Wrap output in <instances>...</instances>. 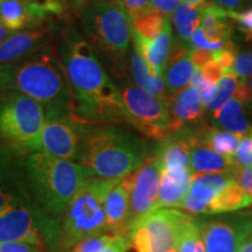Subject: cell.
<instances>
[{
    "mask_svg": "<svg viewBox=\"0 0 252 252\" xmlns=\"http://www.w3.org/2000/svg\"><path fill=\"white\" fill-rule=\"evenodd\" d=\"M231 72L242 80L252 77V50H247L237 54L232 64Z\"/></svg>",
    "mask_w": 252,
    "mask_h": 252,
    "instance_id": "836d02e7",
    "label": "cell"
},
{
    "mask_svg": "<svg viewBox=\"0 0 252 252\" xmlns=\"http://www.w3.org/2000/svg\"><path fill=\"white\" fill-rule=\"evenodd\" d=\"M172 116V133L174 134L188 125H195L202 121L204 105L198 91L187 87L173 94L168 99Z\"/></svg>",
    "mask_w": 252,
    "mask_h": 252,
    "instance_id": "ac0fdd59",
    "label": "cell"
},
{
    "mask_svg": "<svg viewBox=\"0 0 252 252\" xmlns=\"http://www.w3.org/2000/svg\"><path fill=\"white\" fill-rule=\"evenodd\" d=\"M0 252H46L45 247L30 242L13 241L0 243Z\"/></svg>",
    "mask_w": 252,
    "mask_h": 252,
    "instance_id": "d590c367",
    "label": "cell"
},
{
    "mask_svg": "<svg viewBox=\"0 0 252 252\" xmlns=\"http://www.w3.org/2000/svg\"><path fill=\"white\" fill-rule=\"evenodd\" d=\"M234 162L239 168L252 167V131L242 137L237 152L234 157Z\"/></svg>",
    "mask_w": 252,
    "mask_h": 252,
    "instance_id": "1f68e13d",
    "label": "cell"
},
{
    "mask_svg": "<svg viewBox=\"0 0 252 252\" xmlns=\"http://www.w3.org/2000/svg\"><path fill=\"white\" fill-rule=\"evenodd\" d=\"M11 35H12V32L7 30L4 25L0 23V43H1L2 41H5L8 36H11Z\"/></svg>",
    "mask_w": 252,
    "mask_h": 252,
    "instance_id": "ee69618b",
    "label": "cell"
},
{
    "mask_svg": "<svg viewBox=\"0 0 252 252\" xmlns=\"http://www.w3.org/2000/svg\"><path fill=\"white\" fill-rule=\"evenodd\" d=\"M195 134L198 140L230 160H234L239 143L243 137V135L232 133L229 131L217 130L215 127L200 128V130L195 131Z\"/></svg>",
    "mask_w": 252,
    "mask_h": 252,
    "instance_id": "603a6c76",
    "label": "cell"
},
{
    "mask_svg": "<svg viewBox=\"0 0 252 252\" xmlns=\"http://www.w3.org/2000/svg\"><path fill=\"white\" fill-rule=\"evenodd\" d=\"M87 35L118 67H124L130 47L131 19L122 2L88 0L80 9Z\"/></svg>",
    "mask_w": 252,
    "mask_h": 252,
    "instance_id": "52a82bcc",
    "label": "cell"
},
{
    "mask_svg": "<svg viewBox=\"0 0 252 252\" xmlns=\"http://www.w3.org/2000/svg\"><path fill=\"white\" fill-rule=\"evenodd\" d=\"M0 87L36 100L46 115L72 113L74 98L56 47L49 45L14 64H0Z\"/></svg>",
    "mask_w": 252,
    "mask_h": 252,
    "instance_id": "3957f363",
    "label": "cell"
},
{
    "mask_svg": "<svg viewBox=\"0 0 252 252\" xmlns=\"http://www.w3.org/2000/svg\"><path fill=\"white\" fill-rule=\"evenodd\" d=\"M238 252H252V238L247 239L238 250Z\"/></svg>",
    "mask_w": 252,
    "mask_h": 252,
    "instance_id": "bcb514c9",
    "label": "cell"
},
{
    "mask_svg": "<svg viewBox=\"0 0 252 252\" xmlns=\"http://www.w3.org/2000/svg\"><path fill=\"white\" fill-rule=\"evenodd\" d=\"M234 178L242 186V188L250 196H252V167H249V168H239V167H237Z\"/></svg>",
    "mask_w": 252,
    "mask_h": 252,
    "instance_id": "f35d334b",
    "label": "cell"
},
{
    "mask_svg": "<svg viewBox=\"0 0 252 252\" xmlns=\"http://www.w3.org/2000/svg\"><path fill=\"white\" fill-rule=\"evenodd\" d=\"M6 94H8V93H5V91L1 89V87H0V102H1L2 98L6 96Z\"/></svg>",
    "mask_w": 252,
    "mask_h": 252,
    "instance_id": "c3c4849f",
    "label": "cell"
},
{
    "mask_svg": "<svg viewBox=\"0 0 252 252\" xmlns=\"http://www.w3.org/2000/svg\"><path fill=\"white\" fill-rule=\"evenodd\" d=\"M111 234H99L84 239L71 249L75 252H105L115 239Z\"/></svg>",
    "mask_w": 252,
    "mask_h": 252,
    "instance_id": "4dcf8cb0",
    "label": "cell"
},
{
    "mask_svg": "<svg viewBox=\"0 0 252 252\" xmlns=\"http://www.w3.org/2000/svg\"><path fill=\"white\" fill-rule=\"evenodd\" d=\"M190 144V167L193 175L208 174V173H222L234 176L237 166L234 160L226 159L215 151L203 144L196 138L195 130L189 135Z\"/></svg>",
    "mask_w": 252,
    "mask_h": 252,
    "instance_id": "d6986e66",
    "label": "cell"
},
{
    "mask_svg": "<svg viewBox=\"0 0 252 252\" xmlns=\"http://www.w3.org/2000/svg\"><path fill=\"white\" fill-rule=\"evenodd\" d=\"M59 220L36 203L25 165L0 141V243L23 241L50 248Z\"/></svg>",
    "mask_w": 252,
    "mask_h": 252,
    "instance_id": "7a4b0ae2",
    "label": "cell"
},
{
    "mask_svg": "<svg viewBox=\"0 0 252 252\" xmlns=\"http://www.w3.org/2000/svg\"><path fill=\"white\" fill-rule=\"evenodd\" d=\"M2 1H4V0H0V4H1V2H2Z\"/></svg>",
    "mask_w": 252,
    "mask_h": 252,
    "instance_id": "11a10c76",
    "label": "cell"
},
{
    "mask_svg": "<svg viewBox=\"0 0 252 252\" xmlns=\"http://www.w3.org/2000/svg\"><path fill=\"white\" fill-rule=\"evenodd\" d=\"M55 47L71 89L75 118L91 124H128L119 88L76 28L62 30Z\"/></svg>",
    "mask_w": 252,
    "mask_h": 252,
    "instance_id": "6da1fadb",
    "label": "cell"
},
{
    "mask_svg": "<svg viewBox=\"0 0 252 252\" xmlns=\"http://www.w3.org/2000/svg\"><path fill=\"white\" fill-rule=\"evenodd\" d=\"M193 216L171 208L156 209L131 226L128 237L135 252H167L176 249L179 236Z\"/></svg>",
    "mask_w": 252,
    "mask_h": 252,
    "instance_id": "30bf717a",
    "label": "cell"
},
{
    "mask_svg": "<svg viewBox=\"0 0 252 252\" xmlns=\"http://www.w3.org/2000/svg\"><path fill=\"white\" fill-rule=\"evenodd\" d=\"M131 70L138 87L158 98L168 99L166 97L165 78L162 75H153L143 56L135 50L131 55Z\"/></svg>",
    "mask_w": 252,
    "mask_h": 252,
    "instance_id": "7402d4cb",
    "label": "cell"
},
{
    "mask_svg": "<svg viewBox=\"0 0 252 252\" xmlns=\"http://www.w3.org/2000/svg\"><path fill=\"white\" fill-rule=\"evenodd\" d=\"M0 23L11 32L24 28L36 30L34 27L28 1L24 0H4L0 4Z\"/></svg>",
    "mask_w": 252,
    "mask_h": 252,
    "instance_id": "d4e9b609",
    "label": "cell"
},
{
    "mask_svg": "<svg viewBox=\"0 0 252 252\" xmlns=\"http://www.w3.org/2000/svg\"><path fill=\"white\" fill-rule=\"evenodd\" d=\"M198 70L201 71L202 76L206 78L207 81L212 82V83H217L220 78L225 75V70L219 62H216L215 60H212L206 64L202 65Z\"/></svg>",
    "mask_w": 252,
    "mask_h": 252,
    "instance_id": "74e56055",
    "label": "cell"
},
{
    "mask_svg": "<svg viewBox=\"0 0 252 252\" xmlns=\"http://www.w3.org/2000/svg\"><path fill=\"white\" fill-rule=\"evenodd\" d=\"M212 2L220 6V7L226 9V11H230V9L238 7L243 2V0H212Z\"/></svg>",
    "mask_w": 252,
    "mask_h": 252,
    "instance_id": "7bdbcfd3",
    "label": "cell"
},
{
    "mask_svg": "<svg viewBox=\"0 0 252 252\" xmlns=\"http://www.w3.org/2000/svg\"><path fill=\"white\" fill-rule=\"evenodd\" d=\"M131 174L119 180L105 198L106 232L126 236L130 232Z\"/></svg>",
    "mask_w": 252,
    "mask_h": 252,
    "instance_id": "2e32d148",
    "label": "cell"
},
{
    "mask_svg": "<svg viewBox=\"0 0 252 252\" xmlns=\"http://www.w3.org/2000/svg\"><path fill=\"white\" fill-rule=\"evenodd\" d=\"M176 250L178 252H207L200 224L194 220V217H191L181 230Z\"/></svg>",
    "mask_w": 252,
    "mask_h": 252,
    "instance_id": "f1b7e54d",
    "label": "cell"
},
{
    "mask_svg": "<svg viewBox=\"0 0 252 252\" xmlns=\"http://www.w3.org/2000/svg\"><path fill=\"white\" fill-rule=\"evenodd\" d=\"M131 28L147 40H154L165 28L169 18L146 8L131 17Z\"/></svg>",
    "mask_w": 252,
    "mask_h": 252,
    "instance_id": "83f0119b",
    "label": "cell"
},
{
    "mask_svg": "<svg viewBox=\"0 0 252 252\" xmlns=\"http://www.w3.org/2000/svg\"><path fill=\"white\" fill-rule=\"evenodd\" d=\"M61 1H64L67 2L71 6V7H78V8H82L83 7V5L86 4L87 0H61Z\"/></svg>",
    "mask_w": 252,
    "mask_h": 252,
    "instance_id": "f6af8a7d",
    "label": "cell"
},
{
    "mask_svg": "<svg viewBox=\"0 0 252 252\" xmlns=\"http://www.w3.org/2000/svg\"><path fill=\"white\" fill-rule=\"evenodd\" d=\"M69 252H75V251H72V250H70V251H69Z\"/></svg>",
    "mask_w": 252,
    "mask_h": 252,
    "instance_id": "9f6ffc18",
    "label": "cell"
},
{
    "mask_svg": "<svg viewBox=\"0 0 252 252\" xmlns=\"http://www.w3.org/2000/svg\"><path fill=\"white\" fill-rule=\"evenodd\" d=\"M168 68L166 72V88L168 93L175 94L179 91L187 88L193 80L197 68L191 61L189 53L181 58L169 59Z\"/></svg>",
    "mask_w": 252,
    "mask_h": 252,
    "instance_id": "cb8c5ba5",
    "label": "cell"
},
{
    "mask_svg": "<svg viewBox=\"0 0 252 252\" xmlns=\"http://www.w3.org/2000/svg\"><path fill=\"white\" fill-rule=\"evenodd\" d=\"M202 19V8L201 6H193L188 4L179 5L176 11L172 15L173 25L176 34L181 41H188L201 26Z\"/></svg>",
    "mask_w": 252,
    "mask_h": 252,
    "instance_id": "4316f807",
    "label": "cell"
},
{
    "mask_svg": "<svg viewBox=\"0 0 252 252\" xmlns=\"http://www.w3.org/2000/svg\"><path fill=\"white\" fill-rule=\"evenodd\" d=\"M234 98L244 104V105H249V104L252 103V93L250 87H249L248 80H242L241 82H238L234 94Z\"/></svg>",
    "mask_w": 252,
    "mask_h": 252,
    "instance_id": "ab89813d",
    "label": "cell"
},
{
    "mask_svg": "<svg viewBox=\"0 0 252 252\" xmlns=\"http://www.w3.org/2000/svg\"><path fill=\"white\" fill-rule=\"evenodd\" d=\"M245 40H247L248 42H251V43H252V35H250V36H247V37H245Z\"/></svg>",
    "mask_w": 252,
    "mask_h": 252,
    "instance_id": "f907efd6",
    "label": "cell"
},
{
    "mask_svg": "<svg viewBox=\"0 0 252 252\" xmlns=\"http://www.w3.org/2000/svg\"><path fill=\"white\" fill-rule=\"evenodd\" d=\"M252 204V196L242 188L236 180H232L224 190L217 196L210 206L209 214L229 213L243 209Z\"/></svg>",
    "mask_w": 252,
    "mask_h": 252,
    "instance_id": "484cf974",
    "label": "cell"
},
{
    "mask_svg": "<svg viewBox=\"0 0 252 252\" xmlns=\"http://www.w3.org/2000/svg\"><path fill=\"white\" fill-rule=\"evenodd\" d=\"M24 165L36 203L56 220L61 219L72 197L90 178L78 162L40 152L30 153Z\"/></svg>",
    "mask_w": 252,
    "mask_h": 252,
    "instance_id": "5b68a950",
    "label": "cell"
},
{
    "mask_svg": "<svg viewBox=\"0 0 252 252\" xmlns=\"http://www.w3.org/2000/svg\"><path fill=\"white\" fill-rule=\"evenodd\" d=\"M248 83H249V87H250V90L252 93V77L250 78V80H248Z\"/></svg>",
    "mask_w": 252,
    "mask_h": 252,
    "instance_id": "681fc988",
    "label": "cell"
},
{
    "mask_svg": "<svg viewBox=\"0 0 252 252\" xmlns=\"http://www.w3.org/2000/svg\"><path fill=\"white\" fill-rule=\"evenodd\" d=\"M133 47L146 61L153 75H162L168 64L169 55L173 46L171 21H167L165 28L154 40H147L131 28Z\"/></svg>",
    "mask_w": 252,
    "mask_h": 252,
    "instance_id": "e0dca14e",
    "label": "cell"
},
{
    "mask_svg": "<svg viewBox=\"0 0 252 252\" xmlns=\"http://www.w3.org/2000/svg\"><path fill=\"white\" fill-rule=\"evenodd\" d=\"M212 118L216 126L232 133L244 135L252 131V121L245 111L244 104L235 98L230 99L217 111H214Z\"/></svg>",
    "mask_w": 252,
    "mask_h": 252,
    "instance_id": "44dd1931",
    "label": "cell"
},
{
    "mask_svg": "<svg viewBox=\"0 0 252 252\" xmlns=\"http://www.w3.org/2000/svg\"><path fill=\"white\" fill-rule=\"evenodd\" d=\"M147 159L143 139L112 124L84 123L76 159L90 178L123 179Z\"/></svg>",
    "mask_w": 252,
    "mask_h": 252,
    "instance_id": "277c9868",
    "label": "cell"
},
{
    "mask_svg": "<svg viewBox=\"0 0 252 252\" xmlns=\"http://www.w3.org/2000/svg\"><path fill=\"white\" fill-rule=\"evenodd\" d=\"M121 179L88 178L59 220L56 252H69L84 239L106 232L105 198Z\"/></svg>",
    "mask_w": 252,
    "mask_h": 252,
    "instance_id": "8992f818",
    "label": "cell"
},
{
    "mask_svg": "<svg viewBox=\"0 0 252 252\" xmlns=\"http://www.w3.org/2000/svg\"><path fill=\"white\" fill-rule=\"evenodd\" d=\"M167 252H178V250H176V249H172V250H169V251H167Z\"/></svg>",
    "mask_w": 252,
    "mask_h": 252,
    "instance_id": "816d5d0a",
    "label": "cell"
},
{
    "mask_svg": "<svg viewBox=\"0 0 252 252\" xmlns=\"http://www.w3.org/2000/svg\"><path fill=\"white\" fill-rule=\"evenodd\" d=\"M191 179V171H167L161 168L159 195L154 210L160 208H180L190 188Z\"/></svg>",
    "mask_w": 252,
    "mask_h": 252,
    "instance_id": "ffe728a7",
    "label": "cell"
},
{
    "mask_svg": "<svg viewBox=\"0 0 252 252\" xmlns=\"http://www.w3.org/2000/svg\"><path fill=\"white\" fill-rule=\"evenodd\" d=\"M52 32L46 28L12 34L0 43V64H14L32 58L52 45Z\"/></svg>",
    "mask_w": 252,
    "mask_h": 252,
    "instance_id": "5bb4252c",
    "label": "cell"
},
{
    "mask_svg": "<svg viewBox=\"0 0 252 252\" xmlns=\"http://www.w3.org/2000/svg\"><path fill=\"white\" fill-rule=\"evenodd\" d=\"M238 84V77L231 71L226 72L216 84V91L213 99L208 103L204 108L209 111H217L222 108L225 103H228L230 98L234 96L236 88Z\"/></svg>",
    "mask_w": 252,
    "mask_h": 252,
    "instance_id": "f546056e",
    "label": "cell"
},
{
    "mask_svg": "<svg viewBox=\"0 0 252 252\" xmlns=\"http://www.w3.org/2000/svg\"><path fill=\"white\" fill-rule=\"evenodd\" d=\"M130 248H132V244L128 235L116 236L111 245L105 252H127Z\"/></svg>",
    "mask_w": 252,
    "mask_h": 252,
    "instance_id": "b9f144b4",
    "label": "cell"
},
{
    "mask_svg": "<svg viewBox=\"0 0 252 252\" xmlns=\"http://www.w3.org/2000/svg\"><path fill=\"white\" fill-rule=\"evenodd\" d=\"M24 1H40V0H24Z\"/></svg>",
    "mask_w": 252,
    "mask_h": 252,
    "instance_id": "f5cc1de1",
    "label": "cell"
},
{
    "mask_svg": "<svg viewBox=\"0 0 252 252\" xmlns=\"http://www.w3.org/2000/svg\"><path fill=\"white\" fill-rule=\"evenodd\" d=\"M228 17L234 21L239 31L245 33V35H252V7L236 12L234 9L228 11Z\"/></svg>",
    "mask_w": 252,
    "mask_h": 252,
    "instance_id": "e575fe53",
    "label": "cell"
},
{
    "mask_svg": "<svg viewBox=\"0 0 252 252\" xmlns=\"http://www.w3.org/2000/svg\"><path fill=\"white\" fill-rule=\"evenodd\" d=\"M161 179V161L154 154L131 174L130 229L131 226L156 208Z\"/></svg>",
    "mask_w": 252,
    "mask_h": 252,
    "instance_id": "7c38bea8",
    "label": "cell"
},
{
    "mask_svg": "<svg viewBox=\"0 0 252 252\" xmlns=\"http://www.w3.org/2000/svg\"><path fill=\"white\" fill-rule=\"evenodd\" d=\"M151 1H152V0H123L122 4L131 18L133 17L134 14L139 13V12L144 11V9L149 7Z\"/></svg>",
    "mask_w": 252,
    "mask_h": 252,
    "instance_id": "60d3db41",
    "label": "cell"
},
{
    "mask_svg": "<svg viewBox=\"0 0 252 252\" xmlns=\"http://www.w3.org/2000/svg\"><path fill=\"white\" fill-rule=\"evenodd\" d=\"M112 1H117V2H123V0H112Z\"/></svg>",
    "mask_w": 252,
    "mask_h": 252,
    "instance_id": "db71d44e",
    "label": "cell"
},
{
    "mask_svg": "<svg viewBox=\"0 0 252 252\" xmlns=\"http://www.w3.org/2000/svg\"><path fill=\"white\" fill-rule=\"evenodd\" d=\"M181 0H152L147 8L156 13L169 18L180 5Z\"/></svg>",
    "mask_w": 252,
    "mask_h": 252,
    "instance_id": "8d00e7d4",
    "label": "cell"
},
{
    "mask_svg": "<svg viewBox=\"0 0 252 252\" xmlns=\"http://www.w3.org/2000/svg\"><path fill=\"white\" fill-rule=\"evenodd\" d=\"M119 91L128 124L147 138L165 140L171 137L172 116L168 99L154 97L130 82H124Z\"/></svg>",
    "mask_w": 252,
    "mask_h": 252,
    "instance_id": "9c48e42d",
    "label": "cell"
},
{
    "mask_svg": "<svg viewBox=\"0 0 252 252\" xmlns=\"http://www.w3.org/2000/svg\"><path fill=\"white\" fill-rule=\"evenodd\" d=\"M45 122V109L31 97L11 91L0 102V141L14 152H36Z\"/></svg>",
    "mask_w": 252,
    "mask_h": 252,
    "instance_id": "ba28073f",
    "label": "cell"
},
{
    "mask_svg": "<svg viewBox=\"0 0 252 252\" xmlns=\"http://www.w3.org/2000/svg\"><path fill=\"white\" fill-rule=\"evenodd\" d=\"M84 123L72 113L46 115L36 152L60 159H76Z\"/></svg>",
    "mask_w": 252,
    "mask_h": 252,
    "instance_id": "8fae6325",
    "label": "cell"
},
{
    "mask_svg": "<svg viewBox=\"0 0 252 252\" xmlns=\"http://www.w3.org/2000/svg\"><path fill=\"white\" fill-rule=\"evenodd\" d=\"M207 252H238L250 235L251 223H228L210 220L200 224Z\"/></svg>",
    "mask_w": 252,
    "mask_h": 252,
    "instance_id": "9a60e30c",
    "label": "cell"
},
{
    "mask_svg": "<svg viewBox=\"0 0 252 252\" xmlns=\"http://www.w3.org/2000/svg\"><path fill=\"white\" fill-rule=\"evenodd\" d=\"M184 4L193 5V6H202L206 4V0H181Z\"/></svg>",
    "mask_w": 252,
    "mask_h": 252,
    "instance_id": "7dc6e473",
    "label": "cell"
},
{
    "mask_svg": "<svg viewBox=\"0 0 252 252\" xmlns=\"http://www.w3.org/2000/svg\"><path fill=\"white\" fill-rule=\"evenodd\" d=\"M216 84L217 83H212V82L207 81L206 78L202 76V74H201V71L198 70V69L196 72H195L193 80L190 82V87L195 88V89L198 91L201 98H202L204 106H206L208 103H210V100L213 99L216 91Z\"/></svg>",
    "mask_w": 252,
    "mask_h": 252,
    "instance_id": "d6a6232c",
    "label": "cell"
},
{
    "mask_svg": "<svg viewBox=\"0 0 252 252\" xmlns=\"http://www.w3.org/2000/svg\"><path fill=\"white\" fill-rule=\"evenodd\" d=\"M232 180H235L234 176L222 173L193 175L190 188L180 208L194 215L209 214L214 200L228 187Z\"/></svg>",
    "mask_w": 252,
    "mask_h": 252,
    "instance_id": "4fadbf2b",
    "label": "cell"
}]
</instances>
